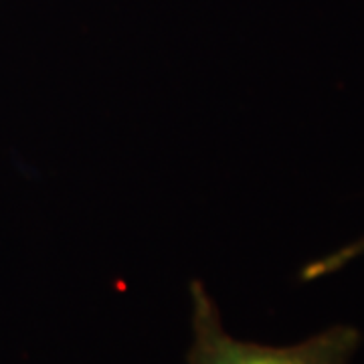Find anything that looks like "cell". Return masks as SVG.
<instances>
[{"label":"cell","mask_w":364,"mask_h":364,"mask_svg":"<svg viewBox=\"0 0 364 364\" xmlns=\"http://www.w3.org/2000/svg\"><path fill=\"white\" fill-rule=\"evenodd\" d=\"M193 332L188 364H350L360 346V332L352 326H332L294 346H265L243 342L225 332L215 299L203 282L191 284Z\"/></svg>","instance_id":"6da1fadb"},{"label":"cell","mask_w":364,"mask_h":364,"mask_svg":"<svg viewBox=\"0 0 364 364\" xmlns=\"http://www.w3.org/2000/svg\"><path fill=\"white\" fill-rule=\"evenodd\" d=\"M360 255H364V237L358 239V241H354V243H350V245H346V247H342L338 251H334V253H330V255H326L322 259L312 261L310 265H306V269L301 272V279L304 282H312V279H318L322 275L338 272L340 267H344L346 263H350L352 259H356Z\"/></svg>","instance_id":"7a4b0ae2"}]
</instances>
